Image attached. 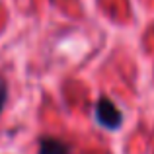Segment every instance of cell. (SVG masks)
I'll list each match as a JSON object with an SVG mask.
<instances>
[{"label": "cell", "mask_w": 154, "mask_h": 154, "mask_svg": "<svg viewBox=\"0 0 154 154\" xmlns=\"http://www.w3.org/2000/svg\"><path fill=\"white\" fill-rule=\"evenodd\" d=\"M6 100H8V84L4 78H0V113H2V107L6 103Z\"/></svg>", "instance_id": "3"}, {"label": "cell", "mask_w": 154, "mask_h": 154, "mask_svg": "<svg viewBox=\"0 0 154 154\" xmlns=\"http://www.w3.org/2000/svg\"><path fill=\"white\" fill-rule=\"evenodd\" d=\"M39 154H70V146L57 137H41Z\"/></svg>", "instance_id": "2"}, {"label": "cell", "mask_w": 154, "mask_h": 154, "mask_svg": "<svg viewBox=\"0 0 154 154\" xmlns=\"http://www.w3.org/2000/svg\"><path fill=\"white\" fill-rule=\"evenodd\" d=\"M96 119L105 129H119L123 123V115L117 109V105L107 98H100L96 103Z\"/></svg>", "instance_id": "1"}]
</instances>
